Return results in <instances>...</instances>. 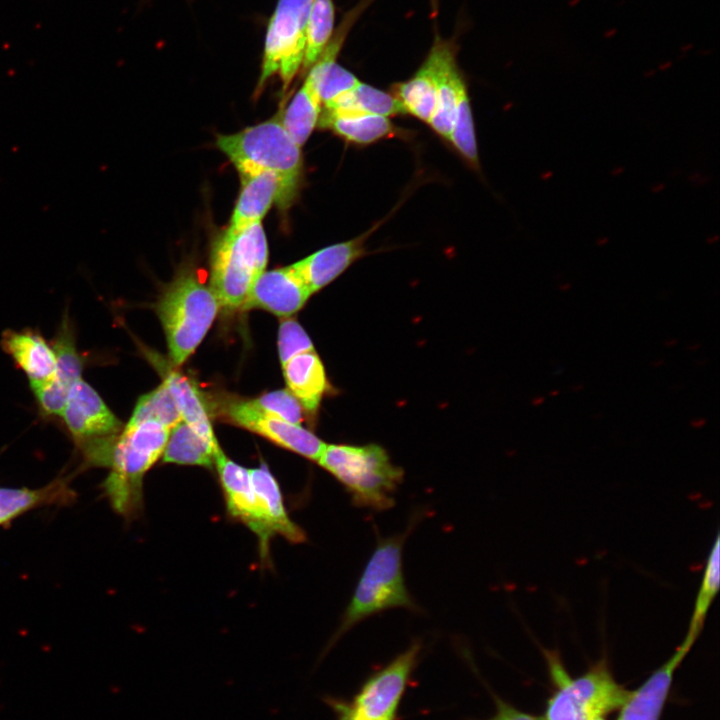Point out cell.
I'll return each instance as SVG.
<instances>
[{"instance_id":"obj_35","label":"cell","mask_w":720,"mask_h":720,"mask_svg":"<svg viewBox=\"0 0 720 720\" xmlns=\"http://www.w3.org/2000/svg\"><path fill=\"white\" fill-rule=\"evenodd\" d=\"M360 80L337 62L329 69L320 90L323 107L328 106L343 94L354 89Z\"/></svg>"},{"instance_id":"obj_36","label":"cell","mask_w":720,"mask_h":720,"mask_svg":"<svg viewBox=\"0 0 720 720\" xmlns=\"http://www.w3.org/2000/svg\"><path fill=\"white\" fill-rule=\"evenodd\" d=\"M494 700L495 713L482 720H544L543 717L522 711L490 691Z\"/></svg>"},{"instance_id":"obj_26","label":"cell","mask_w":720,"mask_h":720,"mask_svg":"<svg viewBox=\"0 0 720 720\" xmlns=\"http://www.w3.org/2000/svg\"><path fill=\"white\" fill-rule=\"evenodd\" d=\"M393 95L404 113L429 124L436 106L435 67L430 52L410 79L393 88Z\"/></svg>"},{"instance_id":"obj_3","label":"cell","mask_w":720,"mask_h":720,"mask_svg":"<svg viewBox=\"0 0 720 720\" xmlns=\"http://www.w3.org/2000/svg\"><path fill=\"white\" fill-rule=\"evenodd\" d=\"M554 687L546 701L544 720H593L619 710L631 691L619 684L604 656L580 676L567 672L558 650L543 649Z\"/></svg>"},{"instance_id":"obj_27","label":"cell","mask_w":720,"mask_h":720,"mask_svg":"<svg viewBox=\"0 0 720 720\" xmlns=\"http://www.w3.org/2000/svg\"><path fill=\"white\" fill-rule=\"evenodd\" d=\"M323 110L334 114H371L388 118L404 113L392 93L361 81L354 89L337 98Z\"/></svg>"},{"instance_id":"obj_16","label":"cell","mask_w":720,"mask_h":720,"mask_svg":"<svg viewBox=\"0 0 720 720\" xmlns=\"http://www.w3.org/2000/svg\"><path fill=\"white\" fill-rule=\"evenodd\" d=\"M311 295L289 265L263 271L253 282L240 309L260 308L288 318L301 310Z\"/></svg>"},{"instance_id":"obj_21","label":"cell","mask_w":720,"mask_h":720,"mask_svg":"<svg viewBox=\"0 0 720 720\" xmlns=\"http://www.w3.org/2000/svg\"><path fill=\"white\" fill-rule=\"evenodd\" d=\"M250 476L266 529L273 538L284 537L291 543L306 540L305 531L289 517L281 489L266 464L250 469Z\"/></svg>"},{"instance_id":"obj_38","label":"cell","mask_w":720,"mask_h":720,"mask_svg":"<svg viewBox=\"0 0 720 720\" xmlns=\"http://www.w3.org/2000/svg\"><path fill=\"white\" fill-rule=\"evenodd\" d=\"M593 720H606V719H605V716H600V717H597V718H595V719H593Z\"/></svg>"},{"instance_id":"obj_23","label":"cell","mask_w":720,"mask_h":720,"mask_svg":"<svg viewBox=\"0 0 720 720\" xmlns=\"http://www.w3.org/2000/svg\"><path fill=\"white\" fill-rule=\"evenodd\" d=\"M77 494L70 479L59 477L41 488H0V527L33 509L51 505H69Z\"/></svg>"},{"instance_id":"obj_1","label":"cell","mask_w":720,"mask_h":720,"mask_svg":"<svg viewBox=\"0 0 720 720\" xmlns=\"http://www.w3.org/2000/svg\"><path fill=\"white\" fill-rule=\"evenodd\" d=\"M169 428L152 420L128 422L114 436L98 440L83 451V464L110 469L103 482L112 509L133 519L143 506V480L162 456Z\"/></svg>"},{"instance_id":"obj_12","label":"cell","mask_w":720,"mask_h":720,"mask_svg":"<svg viewBox=\"0 0 720 720\" xmlns=\"http://www.w3.org/2000/svg\"><path fill=\"white\" fill-rule=\"evenodd\" d=\"M215 467L228 513L232 518L242 522L257 536L260 558L265 564L269 561V548L272 537L268 533L261 516L250 476V469L229 459L223 451L217 455Z\"/></svg>"},{"instance_id":"obj_31","label":"cell","mask_w":720,"mask_h":720,"mask_svg":"<svg viewBox=\"0 0 720 720\" xmlns=\"http://www.w3.org/2000/svg\"><path fill=\"white\" fill-rule=\"evenodd\" d=\"M145 420L155 421L169 429L182 421L175 400L165 382L138 399L129 422Z\"/></svg>"},{"instance_id":"obj_2","label":"cell","mask_w":720,"mask_h":720,"mask_svg":"<svg viewBox=\"0 0 720 720\" xmlns=\"http://www.w3.org/2000/svg\"><path fill=\"white\" fill-rule=\"evenodd\" d=\"M419 514L414 513L403 533L377 537L376 547L327 648L330 649L359 622L375 614L394 608H404L415 613L422 611L406 587L402 561L404 543L421 519Z\"/></svg>"},{"instance_id":"obj_24","label":"cell","mask_w":720,"mask_h":720,"mask_svg":"<svg viewBox=\"0 0 720 720\" xmlns=\"http://www.w3.org/2000/svg\"><path fill=\"white\" fill-rule=\"evenodd\" d=\"M330 130L345 142L370 145L396 134L390 118L371 114H334L321 112L318 126Z\"/></svg>"},{"instance_id":"obj_17","label":"cell","mask_w":720,"mask_h":720,"mask_svg":"<svg viewBox=\"0 0 720 720\" xmlns=\"http://www.w3.org/2000/svg\"><path fill=\"white\" fill-rule=\"evenodd\" d=\"M337 55L324 51L306 72V78L286 110L280 116L283 126L299 145L303 146L318 126L322 112L320 90L329 69L336 63Z\"/></svg>"},{"instance_id":"obj_30","label":"cell","mask_w":720,"mask_h":720,"mask_svg":"<svg viewBox=\"0 0 720 720\" xmlns=\"http://www.w3.org/2000/svg\"><path fill=\"white\" fill-rule=\"evenodd\" d=\"M448 142L474 170H479L475 126L467 86L460 93Z\"/></svg>"},{"instance_id":"obj_8","label":"cell","mask_w":720,"mask_h":720,"mask_svg":"<svg viewBox=\"0 0 720 720\" xmlns=\"http://www.w3.org/2000/svg\"><path fill=\"white\" fill-rule=\"evenodd\" d=\"M422 643L414 640L388 664L371 674L350 702L328 697L337 719L396 720L403 695L416 668Z\"/></svg>"},{"instance_id":"obj_25","label":"cell","mask_w":720,"mask_h":720,"mask_svg":"<svg viewBox=\"0 0 720 720\" xmlns=\"http://www.w3.org/2000/svg\"><path fill=\"white\" fill-rule=\"evenodd\" d=\"M221 451L218 441L206 439L182 420L170 430L162 461L212 468Z\"/></svg>"},{"instance_id":"obj_14","label":"cell","mask_w":720,"mask_h":720,"mask_svg":"<svg viewBox=\"0 0 720 720\" xmlns=\"http://www.w3.org/2000/svg\"><path fill=\"white\" fill-rule=\"evenodd\" d=\"M61 416L79 448L117 435L123 428L98 392L82 378L73 385Z\"/></svg>"},{"instance_id":"obj_15","label":"cell","mask_w":720,"mask_h":720,"mask_svg":"<svg viewBox=\"0 0 720 720\" xmlns=\"http://www.w3.org/2000/svg\"><path fill=\"white\" fill-rule=\"evenodd\" d=\"M700 633L688 630L683 642L660 667L634 691L620 707L617 720H660L669 697L676 670Z\"/></svg>"},{"instance_id":"obj_20","label":"cell","mask_w":720,"mask_h":720,"mask_svg":"<svg viewBox=\"0 0 720 720\" xmlns=\"http://www.w3.org/2000/svg\"><path fill=\"white\" fill-rule=\"evenodd\" d=\"M2 349L12 358L29 379L38 383L51 378L56 367V358L51 344L32 330L7 329L0 341Z\"/></svg>"},{"instance_id":"obj_40","label":"cell","mask_w":720,"mask_h":720,"mask_svg":"<svg viewBox=\"0 0 720 720\" xmlns=\"http://www.w3.org/2000/svg\"><path fill=\"white\" fill-rule=\"evenodd\" d=\"M337 720H342V719H337Z\"/></svg>"},{"instance_id":"obj_6","label":"cell","mask_w":720,"mask_h":720,"mask_svg":"<svg viewBox=\"0 0 720 720\" xmlns=\"http://www.w3.org/2000/svg\"><path fill=\"white\" fill-rule=\"evenodd\" d=\"M268 244L262 222L240 229L226 228L210 252V287L219 305L240 309L255 279L265 271Z\"/></svg>"},{"instance_id":"obj_37","label":"cell","mask_w":720,"mask_h":720,"mask_svg":"<svg viewBox=\"0 0 720 720\" xmlns=\"http://www.w3.org/2000/svg\"><path fill=\"white\" fill-rule=\"evenodd\" d=\"M615 33H616V29H612V30L607 31L605 33V36L609 38V37L613 36Z\"/></svg>"},{"instance_id":"obj_4","label":"cell","mask_w":720,"mask_h":720,"mask_svg":"<svg viewBox=\"0 0 720 720\" xmlns=\"http://www.w3.org/2000/svg\"><path fill=\"white\" fill-rule=\"evenodd\" d=\"M317 463L343 485L354 506L377 512L394 506L404 478L403 469L377 444H326Z\"/></svg>"},{"instance_id":"obj_34","label":"cell","mask_w":720,"mask_h":720,"mask_svg":"<svg viewBox=\"0 0 720 720\" xmlns=\"http://www.w3.org/2000/svg\"><path fill=\"white\" fill-rule=\"evenodd\" d=\"M313 343L304 328L294 319L284 318L278 331V352L283 366L296 355L313 351Z\"/></svg>"},{"instance_id":"obj_19","label":"cell","mask_w":720,"mask_h":720,"mask_svg":"<svg viewBox=\"0 0 720 720\" xmlns=\"http://www.w3.org/2000/svg\"><path fill=\"white\" fill-rule=\"evenodd\" d=\"M430 53L435 67L436 106L429 126L448 141L459 96L466 83L457 65L455 48L450 42L435 39Z\"/></svg>"},{"instance_id":"obj_18","label":"cell","mask_w":720,"mask_h":720,"mask_svg":"<svg viewBox=\"0 0 720 720\" xmlns=\"http://www.w3.org/2000/svg\"><path fill=\"white\" fill-rule=\"evenodd\" d=\"M377 227L375 225L353 239L319 249L290 266L310 293L314 294L333 282L367 253L366 241Z\"/></svg>"},{"instance_id":"obj_28","label":"cell","mask_w":720,"mask_h":720,"mask_svg":"<svg viewBox=\"0 0 720 720\" xmlns=\"http://www.w3.org/2000/svg\"><path fill=\"white\" fill-rule=\"evenodd\" d=\"M164 382L178 407L182 420L210 441H217L208 410L197 386L178 372L168 371Z\"/></svg>"},{"instance_id":"obj_22","label":"cell","mask_w":720,"mask_h":720,"mask_svg":"<svg viewBox=\"0 0 720 720\" xmlns=\"http://www.w3.org/2000/svg\"><path fill=\"white\" fill-rule=\"evenodd\" d=\"M282 369L287 389L306 414L315 416L323 397L332 390L319 355L315 350L296 355Z\"/></svg>"},{"instance_id":"obj_11","label":"cell","mask_w":720,"mask_h":720,"mask_svg":"<svg viewBox=\"0 0 720 720\" xmlns=\"http://www.w3.org/2000/svg\"><path fill=\"white\" fill-rule=\"evenodd\" d=\"M226 418L235 425L254 432L276 445L309 460L321 456L326 443L312 431L268 415L256 409L249 400L229 403L224 410Z\"/></svg>"},{"instance_id":"obj_10","label":"cell","mask_w":720,"mask_h":720,"mask_svg":"<svg viewBox=\"0 0 720 720\" xmlns=\"http://www.w3.org/2000/svg\"><path fill=\"white\" fill-rule=\"evenodd\" d=\"M51 347L56 358L53 376L31 383L30 388L43 415L61 416L73 385L82 378L85 363L77 348L75 330L67 312L63 314Z\"/></svg>"},{"instance_id":"obj_13","label":"cell","mask_w":720,"mask_h":720,"mask_svg":"<svg viewBox=\"0 0 720 720\" xmlns=\"http://www.w3.org/2000/svg\"><path fill=\"white\" fill-rule=\"evenodd\" d=\"M238 173L241 188L228 225L230 229L262 222L273 204L282 210L288 209L299 194L275 172L247 169Z\"/></svg>"},{"instance_id":"obj_29","label":"cell","mask_w":720,"mask_h":720,"mask_svg":"<svg viewBox=\"0 0 720 720\" xmlns=\"http://www.w3.org/2000/svg\"><path fill=\"white\" fill-rule=\"evenodd\" d=\"M334 25L333 0H313L306 23L305 52L301 71L307 72L321 56L333 37Z\"/></svg>"},{"instance_id":"obj_39","label":"cell","mask_w":720,"mask_h":720,"mask_svg":"<svg viewBox=\"0 0 720 720\" xmlns=\"http://www.w3.org/2000/svg\"><path fill=\"white\" fill-rule=\"evenodd\" d=\"M579 0H574L573 3L569 4L570 6H573L574 4H577Z\"/></svg>"},{"instance_id":"obj_33","label":"cell","mask_w":720,"mask_h":720,"mask_svg":"<svg viewBox=\"0 0 720 720\" xmlns=\"http://www.w3.org/2000/svg\"><path fill=\"white\" fill-rule=\"evenodd\" d=\"M249 401L259 411L293 424L301 425L305 418L304 408L288 389L271 391Z\"/></svg>"},{"instance_id":"obj_32","label":"cell","mask_w":720,"mask_h":720,"mask_svg":"<svg viewBox=\"0 0 720 720\" xmlns=\"http://www.w3.org/2000/svg\"><path fill=\"white\" fill-rule=\"evenodd\" d=\"M720 586V537L717 534L709 553L702 582L696 596L689 630L701 633L707 612Z\"/></svg>"},{"instance_id":"obj_9","label":"cell","mask_w":720,"mask_h":720,"mask_svg":"<svg viewBox=\"0 0 720 720\" xmlns=\"http://www.w3.org/2000/svg\"><path fill=\"white\" fill-rule=\"evenodd\" d=\"M313 0H278L268 21L256 90L278 74L286 90L301 71L306 23Z\"/></svg>"},{"instance_id":"obj_5","label":"cell","mask_w":720,"mask_h":720,"mask_svg":"<svg viewBox=\"0 0 720 720\" xmlns=\"http://www.w3.org/2000/svg\"><path fill=\"white\" fill-rule=\"evenodd\" d=\"M220 308L210 285L191 268H183L162 293L157 314L163 326L169 356L183 364L201 343Z\"/></svg>"},{"instance_id":"obj_7","label":"cell","mask_w":720,"mask_h":720,"mask_svg":"<svg viewBox=\"0 0 720 720\" xmlns=\"http://www.w3.org/2000/svg\"><path fill=\"white\" fill-rule=\"evenodd\" d=\"M216 146L237 171L275 172L299 193L304 169L302 147L287 132L281 117L275 116L233 134L219 135Z\"/></svg>"}]
</instances>
